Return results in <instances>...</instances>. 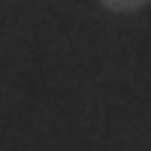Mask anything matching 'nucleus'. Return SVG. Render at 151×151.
Listing matches in <instances>:
<instances>
[{
	"instance_id": "obj_1",
	"label": "nucleus",
	"mask_w": 151,
	"mask_h": 151,
	"mask_svg": "<svg viewBox=\"0 0 151 151\" xmlns=\"http://www.w3.org/2000/svg\"><path fill=\"white\" fill-rule=\"evenodd\" d=\"M101 3H104L110 12H136V9L148 6L151 0H101Z\"/></svg>"
}]
</instances>
